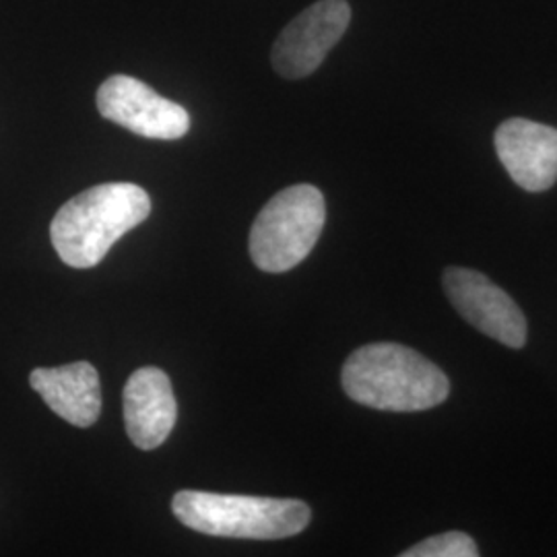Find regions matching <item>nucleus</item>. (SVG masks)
I'll return each instance as SVG.
<instances>
[{"label": "nucleus", "instance_id": "obj_1", "mask_svg": "<svg viewBox=\"0 0 557 557\" xmlns=\"http://www.w3.org/2000/svg\"><path fill=\"white\" fill-rule=\"evenodd\" d=\"M341 382L359 405L395 413L438 407L450 393V382L434 361L398 343L356 349L343 366Z\"/></svg>", "mask_w": 557, "mask_h": 557}, {"label": "nucleus", "instance_id": "obj_2", "mask_svg": "<svg viewBox=\"0 0 557 557\" xmlns=\"http://www.w3.org/2000/svg\"><path fill=\"white\" fill-rule=\"evenodd\" d=\"M149 213L151 199L137 184H98L60 207L50 225L52 246L64 264L91 269Z\"/></svg>", "mask_w": 557, "mask_h": 557}, {"label": "nucleus", "instance_id": "obj_3", "mask_svg": "<svg viewBox=\"0 0 557 557\" xmlns=\"http://www.w3.org/2000/svg\"><path fill=\"white\" fill-rule=\"evenodd\" d=\"M180 522L213 537H294L308 524L312 512L301 499L259 498L184 490L172 499Z\"/></svg>", "mask_w": 557, "mask_h": 557}, {"label": "nucleus", "instance_id": "obj_4", "mask_svg": "<svg viewBox=\"0 0 557 557\" xmlns=\"http://www.w3.org/2000/svg\"><path fill=\"white\" fill-rule=\"evenodd\" d=\"M326 221L324 197L312 184H296L269 200L250 230V257L264 273L298 267L317 246Z\"/></svg>", "mask_w": 557, "mask_h": 557}, {"label": "nucleus", "instance_id": "obj_5", "mask_svg": "<svg viewBox=\"0 0 557 557\" xmlns=\"http://www.w3.org/2000/svg\"><path fill=\"white\" fill-rule=\"evenodd\" d=\"M101 116L145 139L176 140L190 131V114L143 81L114 75L98 89Z\"/></svg>", "mask_w": 557, "mask_h": 557}, {"label": "nucleus", "instance_id": "obj_6", "mask_svg": "<svg viewBox=\"0 0 557 557\" xmlns=\"http://www.w3.org/2000/svg\"><path fill=\"white\" fill-rule=\"evenodd\" d=\"M351 21L347 0H319L299 13L273 46V66L285 79L312 75L333 50Z\"/></svg>", "mask_w": 557, "mask_h": 557}, {"label": "nucleus", "instance_id": "obj_7", "mask_svg": "<svg viewBox=\"0 0 557 557\" xmlns=\"http://www.w3.org/2000/svg\"><path fill=\"white\" fill-rule=\"evenodd\" d=\"M444 292L458 314L487 337L520 349L527 343V320L517 301L478 271L450 267Z\"/></svg>", "mask_w": 557, "mask_h": 557}, {"label": "nucleus", "instance_id": "obj_8", "mask_svg": "<svg viewBox=\"0 0 557 557\" xmlns=\"http://www.w3.org/2000/svg\"><path fill=\"white\" fill-rule=\"evenodd\" d=\"M499 161L529 193H541L557 182V131L533 120L510 119L496 131Z\"/></svg>", "mask_w": 557, "mask_h": 557}, {"label": "nucleus", "instance_id": "obj_9", "mask_svg": "<svg viewBox=\"0 0 557 557\" xmlns=\"http://www.w3.org/2000/svg\"><path fill=\"white\" fill-rule=\"evenodd\" d=\"M124 423L131 442L140 450H156L172 434L178 405L170 376L160 368H139L122 393Z\"/></svg>", "mask_w": 557, "mask_h": 557}, {"label": "nucleus", "instance_id": "obj_10", "mask_svg": "<svg viewBox=\"0 0 557 557\" xmlns=\"http://www.w3.org/2000/svg\"><path fill=\"white\" fill-rule=\"evenodd\" d=\"M29 384L59 418L77 428H89L100 418V376L89 361L36 368Z\"/></svg>", "mask_w": 557, "mask_h": 557}, {"label": "nucleus", "instance_id": "obj_11", "mask_svg": "<svg viewBox=\"0 0 557 557\" xmlns=\"http://www.w3.org/2000/svg\"><path fill=\"white\" fill-rule=\"evenodd\" d=\"M403 557H478L475 541L467 533L450 531L444 535L425 539L400 554Z\"/></svg>", "mask_w": 557, "mask_h": 557}]
</instances>
